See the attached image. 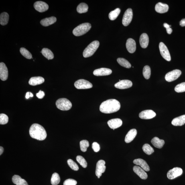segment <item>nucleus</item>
Returning a JSON list of instances; mask_svg holds the SVG:
<instances>
[{
    "mask_svg": "<svg viewBox=\"0 0 185 185\" xmlns=\"http://www.w3.org/2000/svg\"><path fill=\"white\" fill-rule=\"evenodd\" d=\"M121 107V104L117 100L110 99L106 100L101 104L100 110L103 113L111 114L118 111Z\"/></svg>",
    "mask_w": 185,
    "mask_h": 185,
    "instance_id": "1",
    "label": "nucleus"
},
{
    "mask_svg": "<svg viewBox=\"0 0 185 185\" xmlns=\"http://www.w3.org/2000/svg\"><path fill=\"white\" fill-rule=\"evenodd\" d=\"M29 133L32 138L43 141L46 138L47 133L44 127L37 123L33 124L30 128Z\"/></svg>",
    "mask_w": 185,
    "mask_h": 185,
    "instance_id": "2",
    "label": "nucleus"
},
{
    "mask_svg": "<svg viewBox=\"0 0 185 185\" xmlns=\"http://www.w3.org/2000/svg\"><path fill=\"white\" fill-rule=\"evenodd\" d=\"M100 45V42L98 41H94L86 47L83 52L84 58L89 57L92 55L96 52Z\"/></svg>",
    "mask_w": 185,
    "mask_h": 185,
    "instance_id": "3",
    "label": "nucleus"
},
{
    "mask_svg": "<svg viewBox=\"0 0 185 185\" xmlns=\"http://www.w3.org/2000/svg\"><path fill=\"white\" fill-rule=\"evenodd\" d=\"M91 28V25L89 23H82L74 29L73 34L76 36H82L86 34Z\"/></svg>",
    "mask_w": 185,
    "mask_h": 185,
    "instance_id": "4",
    "label": "nucleus"
},
{
    "mask_svg": "<svg viewBox=\"0 0 185 185\" xmlns=\"http://www.w3.org/2000/svg\"><path fill=\"white\" fill-rule=\"evenodd\" d=\"M56 106L58 109L62 111H68L71 109L72 104L66 98H61L57 100Z\"/></svg>",
    "mask_w": 185,
    "mask_h": 185,
    "instance_id": "5",
    "label": "nucleus"
},
{
    "mask_svg": "<svg viewBox=\"0 0 185 185\" xmlns=\"http://www.w3.org/2000/svg\"><path fill=\"white\" fill-rule=\"evenodd\" d=\"M74 85L78 89H87L92 87V85L91 83L84 79L77 81L75 82Z\"/></svg>",
    "mask_w": 185,
    "mask_h": 185,
    "instance_id": "6",
    "label": "nucleus"
},
{
    "mask_svg": "<svg viewBox=\"0 0 185 185\" xmlns=\"http://www.w3.org/2000/svg\"><path fill=\"white\" fill-rule=\"evenodd\" d=\"M181 74V71L179 70L176 69L167 73L165 76V79L168 82H171L176 80L179 77Z\"/></svg>",
    "mask_w": 185,
    "mask_h": 185,
    "instance_id": "7",
    "label": "nucleus"
},
{
    "mask_svg": "<svg viewBox=\"0 0 185 185\" xmlns=\"http://www.w3.org/2000/svg\"><path fill=\"white\" fill-rule=\"evenodd\" d=\"M159 49L163 57L168 62H170L171 60L170 55L166 45L164 43L160 42L159 44Z\"/></svg>",
    "mask_w": 185,
    "mask_h": 185,
    "instance_id": "8",
    "label": "nucleus"
},
{
    "mask_svg": "<svg viewBox=\"0 0 185 185\" xmlns=\"http://www.w3.org/2000/svg\"><path fill=\"white\" fill-rule=\"evenodd\" d=\"M133 14L132 9L129 8L125 11L123 15L122 23L124 26H128L131 23L133 18Z\"/></svg>",
    "mask_w": 185,
    "mask_h": 185,
    "instance_id": "9",
    "label": "nucleus"
},
{
    "mask_svg": "<svg viewBox=\"0 0 185 185\" xmlns=\"http://www.w3.org/2000/svg\"><path fill=\"white\" fill-rule=\"evenodd\" d=\"M182 169L179 167H175L169 170L167 174V177L169 179H173L181 176L182 174Z\"/></svg>",
    "mask_w": 185,
    "mask_h": 185,
    "instance_id": "10",
    "label": "nucleus"
},
{
    "mask_svg": "<svg viewBox=\"0 0 185 185\" xmlns=\"http://www.w3.org/2000/svg\"><path fill=\"white\" fill-rule=\"evenodd\" d=\"M105 161L101 160L98 161L96 164L95 174L98 178L102 176V174L105 172L106 166Z\"/></svg>",
    "mask_w": 185,
    "mask_h": 185,
    "instance_id": "11",
    "label": "nucleus"
},
{
    "mask_svg": "<svg viewBox=\"0 0 185 185\" xmlns=\"http://www.w3.org/2000/svg\"><path fill=\"white\" fill-rule=\"evenodd\" d=\"M132 86V82L128 80H121L115 85V88L120 89H127L131 87Z\"/></svg>",
    "mask_w": 185,
    "mask_h": 185,
    "instance_id": "12",
    "label": "nucleus"
},
{
    "mask_svg": "<svg viewBox=\"0 0 185 185\" xmlns=\"http://www.w3.org/2000/svg\"><path fill=\"white\" fill-rule=\"evenodd\" d=\"M156 114L152 110H145L141 112L139 115V117L143 119H149L156 116Z\"/></svg>",
    "mask_w": 185,
    "mask_h": 185,
    "instance_id": "13",
    "label": "nucleus"
},
{
    "mask_svg": "<svg viewBox=\"0 0 185 185\" xmlns=\"http://www.w3.org/2000/svg\"><path fill=\"white\" fill-rule=\"evenodd\" d=\"M34 6L35 10L40 13L44 12L49 8L48 4L42 1L36 2L34 4Z\"/></svg>",
    "mask_w": 185,
    "mask_h": 185,
    "instance_id": "14",
    "label": "nucleus"
},
{
    "mask_svg": "<svg viewBox=\"0 0 185 185\" xmlns=\"http://www.w3.org/2000/svg\"><path fill=\"white\" fill-rule=\"evenodd\" d=\"M8 72L7 67L3 62L0 63V78L3 81H5L8 78Z\"/></svg>",
    "mask_w": 185,
    "mask_h": 185,
    "instance_id": "15",
    "label": "nucleus"
},
{
    "mask_svg": "<svg viewBox=\"0 0 185 185\" xmlns=\"http://www.w3.org/2000/svg\"><path fill=\"white\" fill-rule=\"evenodd\" d=\"M111 69L107 68H101L94 70L93 74L96 76H103L109 75L112 74Z\"/></svg>",
    "mask_w": 185,
    "mask_h": 185,
    "instance_id": "16",
    "label": "nucleus"
},
{
    "mask_svg": "<svg viewBox=\"0 0 185 185\" xmlns=\"http://www.w3.org/2000/svg\"><path fill=\"white\" fill-rule=\"evenodd\" d=\"M107 124L111 129L114 130L121 127L123 124V121L120 119H114L108 121Z\"/></svg>",
    "mask_w": 185,
    "mask_h": 185,
    "instance_id": "17",
    "label": "nucleus"
},
{
    "mask_svg": "<svg viewBox=\"0 0 185 185\" xmlns=\"http://www.w3.org/2000/svg\"><path fill=\"white\" fill-rule=\"evenodd\" d=\"M126 46L128 52L130 53L135 52L136 50V44L135 41L131 38L128 39Z\"/></svg>",
    "mask_w": 185,
    "mask_h": 185,
    "instance_id": "18",
    "label": "nucleus"
},
{
    "mask_svg": "<svg viewBox=\"0 0 185 185\" xmlns=\"http://www.w3.org/2000/svg\"><path fill=\"white\" fill-rule=\"evenodd\" d=\"M133 163L134 164L141 167L146 172H149L150 170V168L146 161L142 159H135L133 161Z\"/></svg>",
    "mask_w": 185,
    "mask_h": 185,
    "instance_id": "19",
    "label": "nucleus"
},
{
    "mask_svg": "<svg viewBox=\"0 0 185 185\" xmlns=\"http://www.w3.org/2000/svg\"><path fill=\"white\" fill-rule=\"evenodd\" d=\"M133 170L135 174L142 179L145 180L147 178L148 175L147 173L141 167L137 166H135L133 167Z\"/></svg>",
    "mask_w": 185,
    "mask_h": 185,
    "instance_id": "20",
    "label": "nucleus"
},
{
    "mask_svg": "<svg viewBox=\"0 0 185 185\" xmlns=\"http://www.w3.org/2000/svg\"><path fill=\"white\" fill-rule=\"evenodd\" d=\"M169 9L168 5L166 4L159 2L156 4L155 7V10L157 13H163L167 12Z\"/></svg>",
    "mask_w": 185,
    "mask_h": 185,
    "instance_id": "21",
    "label": "nucleus"
},
{
    "mask_svg": "<svg viewBox=\"0 0 185 185\" xmlns=\"http://www.w3.org/2000/svg\"><path fill=\"white\" fill-rule=\"evenodd\" d=\"M136 129H133L130 130L125 137V141L126 143L131 142L135 138L137 135Z\"/></svg>",
    "mask_w": 185,
    "mask_h": 185,
    "instance_id": "22",
    "label": "nucleus"
},
{
    "mask_svg": "<svg viewBox=\"0 0 185 185\" xmlns=\"http://www.w3.org/2000/svg\"><path fill=\"white\" fill-rule=\"evenodd\" d=\"M139 43L142 48H145L148 46L149 43V37L146 33L142 34L139 38Z\"/></svg>",
    "mask_w": 185,
    "mask_h": 185,
    "instance_id": "23",
    "label": "nucleus"
},
{
    "mask_svg": "<svg viewBox=\"0 0 185 185\" xmlns=\"http://www.w3.org/2000/svg\"><path fill=\"white\" fill-rule=\"evenodd\" d=\"M44 78L41 76L33 77L29 79V83L32 86H35L42 84L44 82Z\"/></svg>",
    "mask_w": 185,
    "mask_h": 185,
    "instance_id": "24",
    "label": "nucleus"
},
{
    "mask_svg": "<svg viewBox=\"0 0 185 185\" xmlns=\"http://www.w3.org/2000/svg\"><path fill=\"white\" fill-rule=\"evenodd\" d=\"M172 123L176 126L184 125L185 124V115L175 118L172 120Z\"/></svg>",
    "mask_w": 185,
    "mask_h": 185,
    "instance_id": "25",
    "label": "nucleus"
},
{
    "mask_svg": "<svg viewBox=\"0 0 185 185\" xmlns=\"http://www.w3.org/2000/svg\"><path fill=\"white\" fill-rule=\"evenodd\" d=\"M57 21L55 17H52L46 18L41 20L40 23L41 25L44 27H48L54 24Z\"/></svg>",
    "mask_w": 185,
    "mask_h": 185,
    "instance_id": "26",
    "label": "nucleus"
},
{
    "mask_svg": "<svg viewBox=\"0 0 185 185\" xmlns=\"http://www.w3.org/2000/svg\"><path fill=\"white\" fill-rule=\"evenodd\" d=\"M151 143L153 146L158 149L162 148L165 143L164 140L160 139L157 137H155L151 139Z\"/></svg>",
    "mask_w": 185,
    "mask_h": 185,
    "instance_id": "27",
    "label": "nucleus"
},
{
    "mask_svg": "<svg viewBox=\"0 0 185 185\" xmlns=\"http://www.w3.org/2000/svg\"><path fill=\"white\" fill-rule=\"evenodd\" d=\"M12 181L13 184L16 185H28L26 181L18 175H14L13 177Z\"/></svg>",
    "mask_w": 185,
    "mask_h": 185,
    "instance_id": "28",
    "label": "nucleus"
},
{
    "mask_svg": "<svg viewBox=\"0 0 185 185\" xmlns=\"http://www.w3.org/2000/svg\"><path fill=\"white\" fill-rule=\"evenodd\" d=\"M41 53L48 60H52L54 58V54L50 49L47 48H43Z\"/></svg>",
    "mask_w": 185,
    "mask_h": 185,
    "instance_id": "29",
    "label": "nucleus"
},
{
    "mask_svg": "<svg viewBox=\"0 0 185 185\" xmlns=\"http://www.w3.org/2000/svg\"><path fill=\"white\" fill-rule=\"evenodd\" d=\"M9 19L8 14L6 12L1 13L0 15V24L2 25H5L8 23Z\"/></svg>",
    "mask_w": 185,
    "mask_h": 185,
    "instance_id": "30",
    "label": "nucleus"
},
{
    "mask_svg": "<svg viewBox=\"0 0 185 185\" xmlns=\"http://www.w3.org/2000/svg\"><path fill=\"white\" fill-rule=\"evenodd\" d=\"M88 6L86 4L81 3L77 7V11L79 13H85L88 11Z\"/></svg>",
    "mask_w": 185,
    "mask_h": 185,
    "instance_id": "31",
    "label": "nucleus"
},
{
    "mask_svg": "<svg viewBox=\"0 0 185 185\" xmlns=\"http://www.w3.org/2000/svg\"><path fill=\"white\" fill-rule=\"evenodd\" d=\"M117 61L118 64L122 66L127 68H130L131 67V64L126 60L123 58H118Z\"/></svg>",
    "mask_w": 185,
    "mask_h": 185,
    "instance_id": "32",
    "label": "nucleus"
},
{
    "mask_svg": "<svg viewBox=\"0 0 185 185\" xmlns=\"http://www.w3.org/2000/svg\"><path fill=\"white\" fill-rule=\"evenodd\" d=\"M121 10L119 8H117L110 13L109 14V18L111 20H115L118 16Z\"/></svg>",
    "mask_w": 185,
    "mask_h": 185,
    "instance_id": "33",
    "label": "nucleus"
},
{
    "mask_svg": "<svg viewBox=\"0 0 185 185\" xmlns=\"http://www.w3.org/2000/svg\"><path fill=\"white\" fill-rule=\"evenodd\" d=\"M142 149L144 152L148 155H150L154 152V149L148 144H146L143 146Z\"/></svg>",
    "mask_w": 185,
    "mask_h": 185,
    "instance_id": "34",
    "label": "nucleus"
},
{
    "mask_svg": "<svg viewBox=\"0 0 185 185\" xmlns=\"http://www.w3.org/2000/svg\"><path fill=\"white\" fill-rule=\"evenodd\" d=\"M60 176L57 173H54L52 175L51 179V183L53 185H58L60 182Z\"/></svg>",
    "mask_w": 185,
    "mask_h": 185,
    "instance_id": "35",
    "label": "nucleus"
},
{
    "mask_svg": "<svg viewBox=\"0 0 185 185\" xmlns=\"http://www.w3.org/2000/svg\"><path fill=\"white\" fill-rule=\"evenodd\" d=\"M143 74L145 79H149L151 75V69L149 66L147 65L144 67Z\"/></svg>",
    "mask_w": 185,
    "mask_h": 185,
    "instance_id": "36",
    "label": "nucleus"
},
{
    "mask_svg": "<svg viewBox=\"0 0 185 185\" xmlns=\"http://www.w3.org/2000/svg\"><path fill=\"white\" fill-rule=\"evenodd\" d=\"M80 149L83 152H85L87 150V148L89 146V143L86 140H83L80 142Z\"/></svg>",
    "mask_w": 185,
    "mask_h": 185,
    "instance_id": "37",
    "label": "nucleus"
},
{
    "mask_svg": "<svg viewBox=\"0 0 185 185\" xmlns=\"http://www.w3.org/2000/svg\"><path fill=\"white\" fill-rule=\"evenodd\" d=\"M20 52L22 55L27 59L32 58V55L29 51L25 48H22L20 49Z\"/></svg>",
    "mask_w": 185,
    "mask_h": 185,
    "instance_id": "38",
    "label": "nucleus"
},
{
    "mask_svg": "<svg viewBox=\"0 0 185 185\" xmlns=\"http://www.w3.org/2000/svg\"><path fill=\"white\" fill-rule=\"evenodd\" d=\"M76 160L84 168H86L88 166L87 161L82 156H78L76 157Z\"/></svg>",
    "mask_w": 185,
    "mask_h": 185,
    "instance_id": "39",
    "label": "nucleus"
},
{
    "mask_svg": "<svg viewBox=\"0 0 185 185\" xmlns=\"http://www.w3.org/2000/svg\"><path fill=\"white\" fill-rule=\"evenodd\" d=\"M69 166L72 170L74 171H78L79 169V167L77 164L71 159H69L67 161Z\"/></svg>",
    "mask_w": 185,
    "mask_h": 185,
    "instance_id": "40",
    "label": "nucleus"
},
{
    "mask_svg": "<svg viewBox=\"0 0 185 185\" xmlns=\"http://www.w3.org/2000/svg\"><path fill=\"white\" fill-rule=\"evenodd\" d=\"M175 91L177 92H185V82L177 85L174 88Z\"/></svg>",
    "mask_w": 185,
    "mask_h": 185,
    "instance_id": "41",
    "label": "nucleus"
},
{
    "mask_svg": "<svg viewBox=\"0 0 185 185\" xmlns=\"http://www.w3.org/2000/svg\"><path fill=\"white\" fill-rule=\"evenodd\" d=\"M8 117L7 115L4 114L0 115V124L4 125L7 124L8 122Z\"/></svg>",
    "mask_w": 185,
    "mask_h": 185,
    "instance_id": "42",
    "label": "nucleus"
},
{
    "mask_svg": "<svg viewBox=\"0 0 185 185\" xmlns=\"http://www.w3.org/2000/svg\"><path fill=\"white\" fill-rule=\"evenodd\" d=\"M76 181L71 179L66 180L64 183V185H76Z\"/></svg>",
    "mask_w": 185,
    "mask_h": 185,
    "instance_id": "43",
    "label": "nucleus"
},
{
    "mask_svg": "<svg viewBox=\"0 0 185 185\" xmlns=\"http://www.w3.org/2000/svg\"><path fill=\"white\" fill-rule=\"evenodd\" d=\"M92 148L95 152H98L100 149V145L97 143L94 142L92 144Z\"/></svg>",
    "mask_w": 185,
    "mask_h": 185,
    "instance_id": "44",
    "label": "nucleus"
},
{
    "mask_svg": "<svg viewBox=\"0 0 185 185\" xmlns=\"http://www.w3.org/2000/svg\"><path fill=\"white\" fill-rule=\"evenodd\" d=\"M164 26L166 28L167 32L168 34H170L172 33V28H170L171 25H169L167 23H164Z\"/></svg>",
    "mask_w": 185,
    "mask_h": 185,
    "instance_id": "45",
    "label": "nucleus"
},
{
    "mask_svg": "<svg viewBox=\"0 0 185 185\" xmlns=\"http://www.w3.org/2000/svg\"><path fill=\"white\" fill-rule=\"evenodd\" d=\"M45 95L44 92L42 90H40L38 93H36V96L39 99H42Z\"/></svg>",
    "mask_w": 185,
    "mask_h": 185,
    "instance_id": "46",
    "label": "nucleus"
},
{
    "mask_svg": "<svg viewBox=\"0 0 185 185\" xmlns=\"http://www.w3.org/2000/svg\"><path fill=\"white\" fill-rule=\"evenodd\" d=\"M180 26L184 27L185 26V18L183 19L180 22Z\"/></svg>",
    "mask_w": 185,
    "mask_h": 185,
    "instance_id": "47",
    "label": "nucleus"
},
{
    "mask_svg": "<svg viewBox=\"0 0 185 185\" xmlns=\"http://www.w3.org/2000/svg\"><path fill=\"white\" fill-rule=\"evenodd\" d=\"M30 97V92H27L26 94V96H25V97H26V99H28Z\"/></svg>",
    "mask_w": 185,
    "mask_h": 185,
    "instance_id": "48",
    "label": "nucleus"
},
{
    "mask_svg": "<svg viewBox=\"0 0 185 185\" xmlns=\"http://www.w3.org/2000/svg\"><path fill=\"white\" fill-rule=\"evenodd\" d=\"M4 149L3 147L1 146L0 147V155H1L4 152Z\"/></svg>",
    "mask_w": 185,
    "mask_h": 185,
    "instance_id": "49",
    "label": "nucleus"
},
{
    "mask_svg": "<svg viewBox=\"0 0 185 185\" xmlns=\"http://www.w3.org/2000/svg\"><path fill=\"white\" fill-rule=\"evenodd\" d=\"M33 94L32 93V92H30V97H33Z\"/></svg>",
    "mask_w": 185,
    "mask_h": 185,
    "instance_id": "50",
    "label": "nucleus"
}]
</instances>
